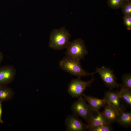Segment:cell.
Returning <instances> with one entry per match:
<instances>
[{"label": "cell", "instance_id": "1", "mask_svg": "<svg viewBox=\"0 0 131 131\" xmlns=\"http://www.w3.org/2000/svg\"><path fill=\"white\" fill-rule=\"evenodd\" d=\"M70 36L68 31L64 27L54 29L50 36L49 46L56 50L66 48L70 42Z\"/></svg>", "mask_w": 131, "mask_h": 131}, {"label": "cell", "instance_id": "2", "mask_svg": "<svg viewBox=\"0 0 131 131\" xmlns=\"http://www.w3.org/2000/svg\"><path fill=\"white\" fill-rule=\"evenodd\" d=\"M59 64L61 69L79 77L90 75L92 76L95 74L94 72L91 73H88L83 70L80 61L66 57L60 61Z\"/></svg>", "mask_w": 131, "mask_h": 131}, {"label": "cell", "instance_id": "3", "mask_svg": "<svg viewBox=\"0 0 131 131\" xmlns=\"http://www.w3.org/2000/svg\"><path fill=\"white\" fill-rule=\"evenodd\" d=\"M66 49V57L79 61L88 53L84 41L80 38L70 42Z\"/></svg>", "mask_w": 131, "mask_h": 131}, {"label": "cell", "instance_id": "4", "mask_svg": "<svg viewBox=\"0 0 131 131\" xmlns=\"http://www.w3.org/2000/svg\"><path fill=\"white\" fill-rule=\"evenodd\" d=\"M71 110L74 114L80 116L87 122L93 114V111L82 95L72 104Z\"/></svg>", "mask_w": 131, "mask_h": 131}, {"label": "cell", "instance_id": "5", "mask_svg": "<svg viewBox=\"0 0 131 131\" xmlns=\"http://www.w3.org/2000/svg\"><path fill=\"white\" fill-rule=\"evenodd\" d=\"M92 76V79L87 81L78 79L72 80L69 84L67 91L73 97H79L82 95L86 88L90 85L95 80Z\"/></svg>", "mask_w": 131, "mask_h": 131}, {"label": "cell", "instance_id": "6", "mask_svg": "<svg viewBox=\"0 0 131 131\" xmlns=\"http://www.w3.org/2000/svg\"><path fill=\"white\" fill-rule=\"evenodd\" d=\"M94 73H98L105 84L110 89L121 87V85L117 82L116 78L112 70L109 68L104 66L97 67Z\"/></svg>", "mask_w": 131, "mask_h": 131}, {"label": "cell", "instance_id": "7", "mask_svg": "<svg viewBox=\"0 0 131 131\" xmlns=\"http://www.w3.org/2000/svg\"><path fill=\"white\" fill-rule=\"evenodd\" d=\"M16 74L13 65L0 66V85H7L14 80Z\"/></svg>", "mask_w": 131, "mask_h": 131}, {"label": "cell", "instance_id": "8", "mask_svg": "<svg viewBox=\"0 0 131 131\" xmlns=\"http://www.w3.org/2000/svg\"><path fill=\"white\" fill-rule=\"evenodd\" d=\"M73 114L68 116L66 120V130L69 131H83L87 130L86 125Z\"/></svg>", "mask_w": 131, "mask_h": 131}, {"label": "cell", "instance_id": "9", "mask_svg": "<svg viewBox=\"0 0 131 131\" xmlns=\"http://www.w3.org/2000/svg\"><path fill=\"white\" fill-rule=\"evenodd\" d=\"M104 98L107 103L112 106L119 112L124 111L125 108L121 102L119 91H107L105 93Z\"/></svg>", "mask_w": 131, "mask_h": 131}, {"label": "cell", "instance_id": "10", "mask_svg": "<svg viewBox=\"0 0 131 131\" xmlns=\"http://www.w3.org/2000/svg\"><path fill=\"white\" fill-rule=\"evenodd\" d=\"M96 112L97 115L94 116L93 114L88 121V124L86 125L87 130H89L93 128L101 125L111 124L106 119L103 112H100L99 111Z\"/></svg>", "mask_w": 131, "mask_h": 131}, {"label": "cell", "instance_id": "11", "mask_svg": "<svg viewBox=\"0 0 131 131\" xmlns=\"http://www.w3.org/2000/svg\"><path fill=\"white\" fill-rule=\"evenodd\" d=\"M82 96L85 100L88 103L93 112L99 111L101 107L104 106L107 103V101L104 98L99 99L86 95L83 93Z\"/></svg>", "mask_w": 131, "mask_h": 131}, {"label": "cell", "instance_id": "12", "mask_svg": "<svg viewBox=\"0 0 131 131\" xmlns=\"http://www.w3.org/2000/svg\"><path fill=\"white\" fill-rule=\"evenodd\" d=\"M104 106L103 113L108 122L110 124L117 122L119 111L108 103H107Z\"/></svg>", "mask_w": 131, "mask_h": 131}, {"label": "cell", "instance_id": "13", "mask_svg": "<svg viewBox=\"0 0 131 131\" xmlns=\"http://www.w3.org/2000/svg\"><path fill=\"white\" fill-rule=\"evenodd\" d=\"M14 94L13 90L7 85H0V101H9L12 99Z\"/></svg>", "mask_w": 131, "mask_h": 131}, {"label": "cell", "instance_id": "14", "mask_svg": "<svg viewBox=\"0 0 131 131\" xmlns=\"http://www.w3.org/2000/svg\"><path fill=\"white\" fill-rule=\"evenodd\" d=\"M117 122L123 126H130L131 124V112H125L124 111L119 112Z\"/></svg>", "mask_w": 131, "mask_h": 131}, {"label": "cell", "instance_id": "15", "mask_svg": "<svg viewBox=\"0 0 131 131\" xmlns=\"http://www.w3.org/2000/svg\"><path fill=\"white\" fill-rule=\"evenodd\" d=\"M119 91L120 98L121 100L123 101L127 106H131V92L129 90L121 87Z\"/></svg>", "mask_w": 131, "mask_h": 131}, {"label": "cell", "instance_id": "16", "mask_svg": "<svg viewBox=\"0 0 131 131\" xmlns=\"http://www.w3.org/2000/svg\"><path fill=\"white\" fill-rule=\"evenodd\" d=\"M122 85L121 87L129 90H131V75L130 74H126L122 77Z\"/></svg>", "mask_w": 131, "mask_h": 131}, {"label": "cell", "instance_id": "17", "mask_svg": "<svg viewBox=\"0 0 131 131\" xmlns=\"http://www.w3.org/2000/svg\"><path fill=\"white\" fill-rule=\"evenodd\" d=\"M126 2L125 0H108L107 4L112 9H117L121 8Z\"/></svg>", "mask_w": 131, "mask_h": 131}, {"label": "cell", "instance_id": "18", "mask_svg": "<svg viewBox=\"0 0 131 131\" xmlns=\"http://www.w3.org/2000/svg\"><path fill=\"white\" fill-rule=\"evenodd\" d=\"M121 8L124 16L131 15V0L125 2Z\"/></svg>", "mask_w": 131, "mask_h": 131}, {"label": "cell", "instance_id": "19", "mask_svg": "<svg viewBox=\"0 0 131 131\" xmlns=\"http://www.w3.org/2000/svg\"><path fill=\"white\" fill-rule=\"evenodd\" d=\"M111 124H105L93 128L89 131H112V128Z\"/></svg>", "mask_w": 131, "mask_h": 131}, {"label": "cell", "instance_id": "20", "mask_svg": "<svg viewBox=\"0 0 131 131\" xmlns=\"http://www.w3.org/2000/svg\"><path fill=\"white\" fill-rule=\"evenodd\" d=\"M124 25L128 30H131V15L124 16L123 17Z\"/></svg>", "mask_w": 131, "mask_h": 131}, {"label": "cell", "instance_id": "21", "mask_svg": "<svg viewBox=\"0 0 131 131\" xmlns=\"http://www.w3.org/2000/svg\"><path fill=\"white\" fill-rule=\"evenodd\" d=\"M2 101H0V123H3V121L2 119Z\"/></svg>", "mask_w": 131, "mask_h": 131}, {"label": "cell", "instance_id": "22", "mask_svg": "<svg viewBox=\"0 0 131 131\" xmlns=\"http://www.w3.org/2000/svg\"><path fill=\"white\" fill-rule=\"evenodd\" d=\"M3 54L1 51H0V65L3 60Z\"/></svg>", "mask_w": 131, "mask_h": 131}, {"label": "cell", "instance_id": "23", "mask_svg": "<svg viewBox=\"0 0 131 131\" xmlns=\"http://www.w3.org/2000/svg\"><path fill=\"white\" fill-rule=\"evenodd\" d=\"M125 0L126 2H127L130 1L131 0Z\"/></svg>", "mask_w": 131, "mask_h": 131}]
</instances>
